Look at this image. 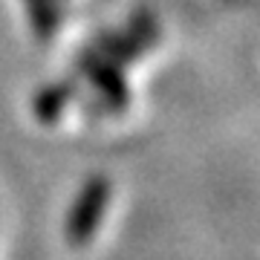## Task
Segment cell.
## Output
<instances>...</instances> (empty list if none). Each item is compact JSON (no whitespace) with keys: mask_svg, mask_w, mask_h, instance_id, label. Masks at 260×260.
Returning <instances> with one entry per match:
<instances>
[{"mask_svg":"<svg viewBox=\"0 0 260 260\" xmlns=\"http://www.w3.org/2000/svg\"><path fill=\"white\" fill-rule=\"evenodd\" d=\"M156 38H159L156 18H153L150 12H142V15H136V18L130 20L124 32L104 38V41H99L95 47L87 49V52L81 55V64L78 67L84 70V67H90L93 61H116V64L133 61L139 52H145V49L153 47Z\"/></svg>","mask_w":260,"mask_h":260,"instance_id":"cell-1","label":"cell"},{"mask_svg":"<svg viewBox=\"0 0 260 260\" xmlns=\"http://www.w3.org/2000/svg\"><path fill=\"white\" fill-rule=\"evenodd\" d=\"M113 185L107 177H90L78 191L70 217H67V240L73 246H84L95 234V229L102 225V217L110 205Z\"/></svg>","mask_w":260,"mask_h":260,"instance_id":"cell-2","label":"cell"},{"mask_svg":"<svg viewBox=\"0 0 260 260\" xmlns=\"http://www.w3.org/2000/svg\"><path fill=\"white\" fill-rule=\"evenodd\" d=\"M81 73H87L93 78L102 102L110 110H124V104H127V84H124V75H121V64H116V61H93L90 67H84Z\"/></svg>","mask_w":260,"mask_h":260,"instance_id":"cell-3","label":"cell"},{"mask_svg":"<svg viewBox=\"0 0 260 260\" xmlns=\"http://www.w3.org/2000/svg\"><path fill=\"white\" fill-rule=\"evenodd\" d=\"M70 95H73V84H52V87H47V90L35 99L38 119L41 121L58 119L61 110H64V104L70 102Z\"/></svg>","mask_w":260,"mask_h":260,"instance_id":"cell-4","label":"cell"},{"mask_svg":"<svg viewBox=\"0 0 260 260\" xmlns=\"http://www.w3.org/2000/svg\"><path fill=\"white\" fill-rule=\"evenodd\" d=\"M29 6V18H32V26H35L38 38H52L58 26V9H55V0H26Z\"/></svg>","mask_w":260,"mask_h":260,"instance_id":"cell-5","label":"cell"}]
</instances>
